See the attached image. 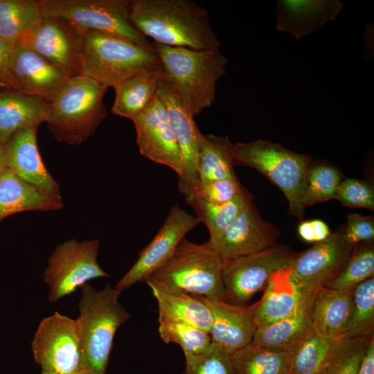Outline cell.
Wrapping results in <instances>:
<instances>
[{
    "instance_id": "43",
    "label": "cell",
    "mask_w": 374,
    "mask_h": 374,
    "mask_svg": "<svg viewBox=\"0 0 374 374\" xmlns=\"http://www.w3.org/2000/svg\"><path fill=\"white\" fill-rule=\"evenodd\" d=\"M357 374H374V337L368 344Z\"/></svg>"
},
{
    "instance_id": "12",
    "label": "cell",
    "mask_w": 374,
    "mask_h": 374,
    "mask_svg": "<svg viewBox=\"0 0 374 374\" xmlns=\"http://www.w3.org/2000/svg\"><path fill=\"white\" fill-rule=\"evenodd\" d=\"M344 229L331 233L325 240L315 242L298 253L290 267V277L302 294L326 287L342 271L357 244L348 242Z\"/></svg>"
},
{
    "instance_id": "15",
    "label": "cell",
    "mask_w": 374,
    "mask_h": 374,
    "mask_svg": "<svg viewBox=\"0 0 374 374\" xmlns=\"http://www.w3.org/2000/svg\"><path fill=\"white\" fill-rule=\"evenodd\" d=\"M132 121L141 154L155 163L169 167L179 178L183 173L181 155L162 101L156 96Z\"/></svg>"
},
{
    "instance_id": "1",
    "label": "cell",
    "mask_w": 374,
    "mask_h": 374,
    "mask_svg": "<svg viewBox=\"0 0 374 374\" xmlns=\"http://www.w3.org/2000/svg\"><path fill=\"white\" fill-rule=\"evenodd\" d=\"M130 19L142 35L160 44L195 50L221 45L208 10L192 0H130Z\"/></svg>"
},
{
    "instance_id": "3",
    "label": "cell",
    "mask_w": 374,
    "mask_h": 374,
    "mask_svg": "<svg viewBox=\"0 0 374 374\" xmlns=\"http://www.w3.org/2000/svg\"><path fill=\"white\" fill-rule=\"evenodd\" d=\"M224 260L212 243L192 242L185 238L170 258L145 280L150 287L222 300Z\"/></svg>"
},
{
    "instance_id": "47",
    "label": "cell",
    "mask_w": 374,
    "mask_h": 374,
    "mask_svg": "<svg viewBox=\"0 0 374 374\" xmlns=\"http://www.w3.org/2000/svg\"><path fill=\"white\" fill-rule=\"evenodd\" d=\"M7 169L6 145L0 139V175Z\"/></svg>"
},
{
    "instance_id": "18",
    "label": "cell",
    "mask_w": 374,
    "mask_h": 374,
    "mask_svg": "<svg viewBox=\"0 0 374 374\" xmlns=\"http://www.w3.org/2000/svg\"><path fill=\"white\" fill-rule=\"evenodd\" d=\"M279 231L266 222L253 202L214 242H211L223 260L247 256L277 244Z\"/></svg>"
},
{
    "instance_id": "19",
    "label": "cell",
    "mask_w": 374,
    "mask_h": 374,
    "mask_svg": "<svg viewBox=\"0 0 374 374\" xmlns=\"http://www.w3.org/2000/svg\"><path fill=\"white\" fill-rule=\"evenodd\" d=\"M209 308L213 318L211 342L233 354L249 344L257 329L260 299L251 305H236L222 300L197 296Z\"/></svg>"
},
{
    "instance_id": "38",
    "label": "cell",
    "mask_w": 374,
    "mask_h": 374,
    "mask_svg": "<svg viewBox=\"0 0 374 374\" xmlns=\"http://www.w3.org/2000/svg\"><path fill=\"white\" fill-rule=\"evenodd\" d=\"M184 374H235L233 355L211 342L197 355H186Z\"/></svg>"
},
{
    "instance_id": "42",
    "label": "cell",
    "mask_w": 374,
    "mask_h": 374,
    "mask_svg": "<svg viewBox=\"0 0 374 374\" xmlns=\"http://www.w3.org/2000/svg\"><path fill=\"white\" fill-rule=\"evenodd\" d=\"M344 235L348 242L354 244L373 241V217L364 216L358 213L348 214L344 229Z\"/></svg>"
},
{
    "instance_id": "23",
    "label": "cell",
    "mask_w": 374,
    "mask_h": 374,
    "mask_svg": "<svg viewBox=\"0 0 374 374\" xmlns=\"http://www.w3.org/2000/svg\"><path fill=\"white\" fill-rule=\"evenodd\" d=\"M353 290L321 287L317 291L312 312V330L316 334L335 341L345 337L353 312Z\"/></svg>"
},
{
    "instance_id": "5",
    "label": "cell",
    "mask_w": 374,
    "mask_h": 374,
    "mask_svg": "<svg viewBox=\"0 0 374 374\" xmlns=\"http://www.w3.org/2000/svg\"><path fill=\"white\" fill-rule=\"evenodd\" d=\"M108 87L82 74L70 77L48 100L47 126L55 139L69 145L87 141L107 116Z\"/></svg>"
},
{
    "instance_id": "40",
    "label": "cell",
    "mask_w": 374,
    "mask_h": 374,
    "mask_svg": "<svg viewBox=\"0 0 374 374\" xmlns=\"http://www.w3.org/2000/svg\"><path fill=\"white\" fill-rule=\"evenodd\" d=\"M334 199L339 201L342 205L351 208L374 209L373 185L356 179H341Z\"/></svg>"
},
{
    "instance_id": "6",
    "label": "cell",
    "mask_w": 374,
    "mask_h": 374,
    "mask_svg": "<svg viewBox=\"0 0 374 374\" xmlns=\"http://www.w3.org/2000/svg\"><path fill=\"white\" fill-rule=\"evenodd\" d=\"M160 67L154 45L143 46L109 33H84L80 74L108 88H115L132 76Z\"/></svg>"
},
{
    "instance_id": "4",
    "label": "cell",
    "mask_w": 374,
    "mask_h": 374,
    "mask_svg": "<svg viewBox=\"0 0 374 374\" xmlns=\"http://www.w3.org/2000/svg\"><path fill=\"white\" fill-rule=\"evenodd\" d=\"M80 314L76 321L81 347V371L105 374L118 328L130 317L118 301L121 292L108 283L97 290L81 287Z\"/></svg>"
},
{
    "instance_id": "33",
    "label": "cell",
    "mask_w": 374,
    "mask_h": 374,
    "mask_svg": "<svg viewBox=\"0 0 374 374\" xmlns=\"http://www.w3.org/2000/svg\"><path fill=\"white\" fill-rule=\"evenodd\" d=\"M232 355L235 374H290L289 352L251 341Z\"/></svg>"
},
{
    "instance_id": "2",
    "label": "cell",
    "mask_w": 374,
    "mask_h": 374,
    "mask_svg": "<svg viewBox=\"0 0 374 374\" xmlns=\"http://www.w3.org/2000/svg\"><path fill=\"white\" fill-rule=\"evenodd\" d=\"M159 56L163 82L193 116L210 107L216 85L224 75L227 58L217 50H195L153 42Z\"/></svg>"
},
{
    "instance_id": "21",
    "label": "cell",
    "mask_w": 374,
    "mask_h": 374,
    "mask_svg": "<svg viewBox=\"0 0 374 374\" xmlns=\"http://www.w3.org/2000/svg\"><path fill=\"white\" fill-rule=\"evenodd\" d=\"M343 8L338 0H279L276 28L300 39L335 20Z\"/></svg>"
},
{
    "instance_id": "44",
    "label": "cell",
    "mask_w": 374,
    "mask_h": 374,
    "mask_svg": "<svg viewBox=\"0 0 374 374\" xmlns=\"http://www.w3.org/2000/svg\"><path fill=\"white\" fill-rule=\"evenodd\" d=\"M310 221L314 231L315 242L325 240L329 237L331 232L328 226L323 221L318 219Z\"/></svg>"
},
{
    "instance_id": "8",
    "label": "cell",
    "mask_w": 374,
    "mask_h": 374,
    "mask_svg": "<svg viewBox=\"0 0 374 374\" xmlns=\"http://www.w3.org/2000/svg\"><path fill=\"white\" fill-rule=\"evenodd\" d=\"M43 17L64 19L83 32L109 33L143 46H152L132 24L130 0H42Z\"/></svg>"
},
{
    "instance_id": "35",
    "label": "cell",
    "mask_w": 374,
    "mask_h": 374,
    "mask_svg": "<svg viewBox=\"0 0 374 374\" xmlns=\"http://www.w3.org/2000/svg\"><path fill=\"white\" fill-rule=\"evenodd\" d=\"M374 247L371 242L357 244L341 273L326 287L339 290H354L362 282L373 277Z\"/></svg>"
},
{
    "instance_id": "45",
    "label": "cell",
    "mask_w": 374,
    "mask_h": 374,
    "mask_svg": "<svg viewBox=\"0 0 374 374\" xmlns=\"http://www.w3.org/2000/svg\"><path fill=\"white\" fill-rule=\"evenodd\" d=\"M12 48L0 37V83L4 76Z\"/></svg>"
},
{
    "instance_id": "34",
    "label": "cell",
    "mask_w": 374,
    "mask_h": 374,
    "mask_svg": "<svg viewBox=\"0 0 374 374\" xmlns=\"http://www.w3.org/2000/svg\"><path fill=\"white\" fill-rule=\"evenodd\" d=\"M341 179L339 170L331 164L321 161L311 163L302 191L303 208L334 199Z\"/></svg>"
},
{
    "instance_id": "28",
    "label": "cell",
    "mask_w": 374,
    "mask_h": 374,
    "mask_svg": "<svg viewBox=\"0 0 374 374\" xmlns=\"http://www.w3.org/2000/svg\"><path fill=\"white\" fill-rule=\"evenodd\" d=\"M158 305V321L188 323L210 332L211 312L202 300L187 294L169 293L150 287Z\"/></svg>"
},
{
    "instance_id": "11",
    "label": "cell",
    "mask_w": 374,
    "mask_h": 374,
    "mask_svg": "<svg viewBox=\"0 0 374 374\" xmlns=\"http://www.w3.org/2000/svg\"><path fill=\"white\" fill-rule=\"evenodd\" d=\"M31 348L42 371L52 374L81 371V347L75 319L58 312L45 317L37 327Z\"/></svg>"
},
{
    "instance_id": "37",
    "label": "cell",
    "mask_w": 374,
    "mask_h": 374,
    "mask_svg": "<svg viewBox=\"0 0 374 374\" xmlns=\"http://www.w3.org/2000/svg\"><path fill=\"white\" fill-rule=\"evenodd\" d=\"M159 334L166 344H178L186 355H197L211 344L210 333L188 323L177 321L159 323Z\"/></svg>"
},
{
    "instance_id": "17",
    "label": "cell",
    "mask_w": 374,
    "mask_h": 374,
    "mask_svg": "<svg viewBox=\"0 0 374 374\" xmlns=\"http://www.w3.org/2000/svg\"><path fill=\"white\" fill-rule=\"evenodd\" d=\"M168 112L172 127L181 152L183 173L179 178V189L189 204L195 197L197 172V158L202 133L193 116L183 106L176 94L165 82L157 93Z\"/></svg>"
},
{
    "instance_id": "46",
    "label": "cell",
    "mask_w": 374,
    "mask_h": 374,
    "mask_svg": "<svg viewBox=\"0 0 374 374\" xmlns=\"http://www.w3.org/2000/svg\"><path fill=\"white\" fill-rule=\"evenodd\" d=\"M299 236L305 242H314L315 238L310 220L302 221L298 226Z\"/></svg>"
},
{
    "instance_id": "7",
    "label": "cell",
    "mask_w": 374,
    "mask_h": 374,
    "mask_svg": "<svg viewBox=\"0 0 374 374\" xmlns=\"http://www.w3.org/2000/svg\"><path fill=\"white\" fill-rule=\"evenodd\" d=\"M231 150L234 165L249 166L264 175L284 193L288 213L303 218L305 209L301 205V195L312 161L310 156L262 139L232 143Z\"/></svg>"
},
{
    "instance_id": "9",
    "label": "cell",
    "mask_w": 374,
    "mask_h": 374,
    "mask_svg": "<svg viewBox=\"0 0 374 374\" xmlns=\"http://www.w3.org/2000/svg\"><path fill=\"white\" fill-rule=\"evenodd\" d=\"M297 254L288 246L276 244L258 253L224 260L222 301L247 305L273 274L291 267Z\"/></svg>"
},
{
    "instance_id": "49",
    "label": "cell",
    "mask_w": 374,
    "mask_h": 374,
    "mask_svg": "<svg viewBox=\"0 0 374 374\" xmlns=\"http://www.w3.org/2000/svg\"><path fill=\"white\" fill-rule=\"evenodd\" d=\"M76 374H87V373H84V372H82V371H80V372H78V373H76Z\"/></svg>"
},
{
    "instance_id": "32",
    "label": "cell",
    "mask_w": 374,
    "mask_h": 374,
    "mask_svg": "<svg viewBox=\"0 0 374 374\" xmlns=\"http://www.w3.org/2000/svg\"><path fill=\"white\" fill-rule=\"evenodd\" d=\"M253 196L245 188L241 193L223 204H211L195 198L190 204L196 217L207 227L211 242H215L251 202Z\"/></svg>"
},
{
    "instance_id": "14",
    "label": "cell",
    "mask_w": 374,
    "mask_h": 374,
    "mask_svg": "<svg viewBox=\"0 0 374 374\" xmlns=\"http://www.w3.org/2000/svg\"><path fill=\"white\" fill-rule=\"evenodd\" d=\"M200 223L194 215L174 204L152 240L139 253L136 262L115 287L122 292L145 279L172 255L185 235Z\"/></svg>"
},
{
    "instance_id": "16",
    "label": "cell",
    "mask_w": 374,
    "mask_h": 374,
    "mask_svg": "<svg viewBox=\"0 0 374 374\" xmlns=\"http://www.w3.org/2000/svg\"><path fill=\"white\" fill-rule=\"evenodd\" d=\"M69 78L32 50L17 45L11 49L0 84L46 101Z\"/></svg>"
},
{
    "instance_id": "48",
    "label": "cell",
    "mask_w": 374,
    "mask_h": 374,
    "mask_svg": "<svg viewBox=\"0 0 374 374\" xmlns=\"http://www.w3.org/2000/svg\"><path fill=\"white\" fill-rule=\"evenodd\" d=\"M41 374H52V373H48V372H46V371H42Z\"/></svg>"
},
{
    "instance_id": "25",
    "label": "cell",
    "mask_w": 374,
    "mask_h": 374,
    "mask_svg": "<svg viewBox=\"0 0 374 374\" xmlns=\"http://www.w3.org/2000/svg\"><path fill=\"white\" fill-rule=\"evenodd\" d=\"M63 207L62 198L30 185L6 169L0 175V221L28 211H54Z\"/></svg>"
},
{
    "instance_id": "24",
    "label": "cell",
    "mask_w": 374,
    "mask_h": 374,
    "mask_svg": "<svg viewBox=\"0 0 374 374\" xmlns=\"http://www.w3.org/2000/svg\"><path fill=\"white\" fill-rule=\"evenodd\" d=\"M47 103L42 98L6 89L0 91V139L6 143L17 130L46 123Z\"/></svg>"
},
{
    "instance_id": "41",
    "label": "cell",
    "mask_w": 374,
    "mask_h": 374,
    "mask_svg": "<svg viewBox=\"0 0 374 374\" xmlns=\"http://www.w3.org/2000/svg\"><path fill=\"white\" fill-rule=\"evenodd\" d=\"M244 189L238 178L198 180L194 199L199 198L211 204H223L241 193Z\"/></svg>"
},
{
    "instance_id": "10",
    "label": "cell",
    "mask_w": 374,
    "mask_h": 374,
    "mask_svg": "<svg viewBox=\"0 0 374 374\" xmlns=\"http://www.w3.org/2000/svg\"><path fill=\"white\" fill-rule=\"evenodd\" d=\"M98 240L72 239L55 248L44 274L50 302L71 294L91 279L110 276L98 262Z\"/></svg>"
},
{
    "instance_id": "22",
    "label": "cell",
    "mask_w": 374,
    "mask_h": 374,
    "mask_svg": "<svg viewBox=\"0 0 374 374\" xmlns=\"http://www.w3.org/2000/svg\"><path fill=\"white\" fill-rule=\"evenodd\" d=\"M317 291L304 294L294 310L286 317L257 328L252 342L289 352L312 330V312Z\"/></svg>"
},
{
    "instance_id": "27",
    "label": "cell",
    "mask_w": 374,
    "mask_h": 374,
    "mask_svg": "<svg viewBox=\"0 0 374 374\" xmlns=\"http://www.w3.org/2000/svg\"><path fill=\"white\" fill-rule=\"evenodd\" d=\"M163 82L161 66L123 81L114 88L116 96L112 113L132 120L157 96Z\"/></svg>"
},
{
    "instance_id": "26",
    "label": "cell",
    "mask_w": 374,
    "mask_h": 374,
    "mask_svg": "<svg viewBox=\"0 0 374 374\" xmlns=\"http://www.w3.org/2000/svg\"><path fill=\"white\" fill-rule=\"evenodd\" d=\"M303 294L290 277V267L269 278L256 312L257 328L276 322L291 314Z\"/></svg>"
},
{
    "instance_id": "20",
    "label": "cell",
    "mask_w": 374,
    "mask_h": 374,
    "mask_svg": "<svg viewBox=\"0 0 374 374\" xmlns=\"http://www.w3.org/2000/svg\"><path fill=\"white\" fill-rule=\"evenodd\" d=\"M37 128L24 127L10 137L6 143L7 168L25 182L61 198L59 186L41 157L37 142Z\"/></svg>"
},
{
    "instance_id": "31",
    "label": "cell",
    "mask_w": 374,
    "mask_h": 374,
    "mask_svg": "<svg viewBox=\"0 0 374 374\" xmlns=\"http://www.w3.org/2000/svg\"><path fill=\"white\" fill-rule=\"evenodd\" d=\"M42 17L39 1L0 0V37L12 48Z\"/></svg>"
},
{
    "instance_id": "36",
    "label": "cell",
    "mask_w": 374,
    "mask_h": 374,
    "mask_svg": "<svg viewBox=\"0 0 374 374\" xmlns=\"http://www.w3.org/2000/svg\"><path fill=\"white\" fill-rule=\"evenodd\" d=\"M374 329V278L353 290V312L345 337H371Z\"/></svg>"
},
{
    "instance_id": "39",
    "label": "cell",
    "mask_w": 374,
    "mask_h": 374,
    "mask_svg": "<svg viewBox=\"0 0 374 374\" xmlns=\"http://www.w3.org/2000/svg\"><path fill=\"white\" fill-rule=\"evenodd\" d=\"M373 337H344L326 374H357Z\"/></svg>"
},
{
    "instance_id": "29",
    "label": "cell",
    "mask_w": 374,
    "mask_h": 374,
    "mask_svg": "<svg viewBox=\"0 0 374 374\" xmlns=\"http://www.w3.org/2000/svg\"><path fill=\"white\" fill-rule=\"evenodd\" d=\"M342 339H328L312 330L289 351L290 374H326Z\"/></svg>"
},
{
    "instance_id": "30",
    "label": "cell",
    "mask_w": 374,
    "mask_h": 374,
    "mask_svg": "<svg viewBox=\"0 0 374 374\" xmlns=\"http://www.w3.org/2000/svg\"><path fill=\"white\" fill-rule=\"evenodd\" d=\"M232 143L227 136L202 134L197 158L199 181L238 178L234 171Z\"/></svg>"
},
{
    "instance_id": "13",
    "label": "cell",
    "mask_w": 374,
    "mask_h": 374,
    "mask_svg": "<svg viewBox=\"0 0 374 374\" xmlns=\"http://www.w3.org/2000/svg\"><path fill=\"white\" fill-rule=\"evenodd\" d=\"M84 33L64 19L43 17L18 45L32 50L72 77L80 75Z\"/></svg>"
}]
</instances>
